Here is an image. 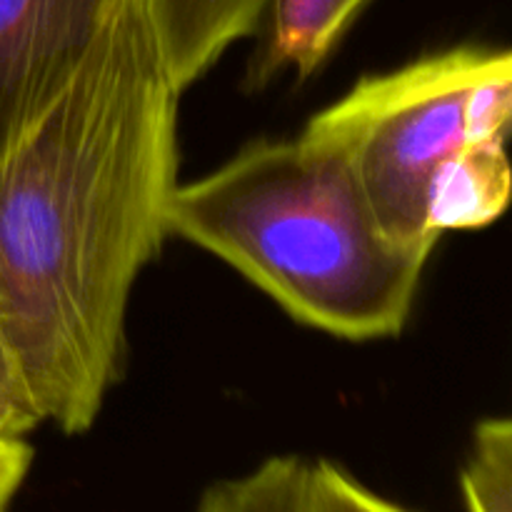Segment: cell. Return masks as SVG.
<instances>
[{"instance_id": "obj_7", "label": "cell", "mask_w": 512, "mask_h": 512, "mask_svg": "<svg viewBox=\"0 0 512 512\" xmlns=\"http://www.w3.org/2000/svg\"><path fill=\"white\" fill-rule=\"evenodd\" d=\"M510 163L505 140H488L465 150L438 180L430 198V225L438 235L480 228L508 205Z\"/></svg>"}, {"instance_id": "obj_12", "label": "cell", "mask_w": 512, "mask_h": 512, "mask_svg": "<svg viewBox=\"0 0 512 512\" xmlns=\"http://www.w3.org/2000/svg\"><path fill=\"white\" fill-rule=\"evenodd\" d=\"M33 463V448L25 438L0 440V512H8Z\"/></svg>"}, {"instance_id": "obj_2", "label": "cell", "mask_w": 512, "mask_h": 512, "mask_svg": "<svg viewBox=\"0 0 512 512\" xmlns=\"http://www.w3.org/2000/svg\"><path fill=\"white\" fill-rule=\"evenodd\" d=\"M165 225L295 320L345 340L398 335L433 255L388 238L343 155L305 130L178 183Z\"/></svg>"}, {"instance_id": "obj_5", "label": "cell", "mask_w": 512, "mask_h": 512, "mask_svg": "<svg viewBox=\"0 0 512 512\" xmlns=\"http://www.w3.org/2000/svg\"><path fill=\"white\" fill-rule=\"evenodd\" d=\"M270 0H145L165 70L183 93L235 43L258 28Z\"/></svg>"}, {"instance_id": "obj_11", "label": "cell", "mask_w": 512, "mask_h": 512, "mask_svg": "<svg viewBox=\"0 0 512 512\" xmlns=\"http://www.w3.org/2000/svg\"><path fill=\"white\" fill-rule=\"evenodd\" d=\"M43 423L30 400L13 353L0 335V440L25 438Z\"/></svg>"}, {"instance_id": "obj_9", "label": "cell", "mask_w": 512, "mask_h": 512, "mask_svg": "<svg viewBox=\"0 0 512 512\" xmlns=\"http://www.w3.org/2000/svg\"><path fill=\"white\" fill-rule=\"evenodd\" d=\"M460 485L468 512H512V425L508 418H485L475 425L473 448Z\"/></svg>"}, {"instance_id": "obj_10", "label": "cell", "mask_w": 512, "mask_h": 512, "mask_svg": "<svg viewBox=\"0 0 512 512\" xmlns=\"http://www.w3.org/2000/svg\"><path fill=\"white\" fill-rule=\"evenodd\" d=\"M310 480H313L315 512H413L365 488L330 460H313Z\"/></svg>"}, {"instance_id": "obj_3", "label": "cell", "mask_w": 512, "mask_h": 512, "mask_svg": "<svg viewBox=\"0 0 512 512\" xmlns=\"http://www.w3.org/2000/svg\"><path fill=\"white\" fill-rule=\"evenodd\" d=\"M508 50L453 48L358 80L305 133L338 150L388 238L433 253L430 198L468 148L508 140Z\"/></svg>"}, {"instance_id": "obj_4", "label": "cell", "mask_w": 512, "mask_h": 512, "mask_svg": "<svg viewBox=\"0 0 512 512\" xmlns=\"http://www.w3.org/2000/svg\"><path fill=\"white\" fill-rule=\"evenodd\" d=\"M128 0H0V158L75 78Z\"/></svg>"}, {"instance_id": "obj_1", "label": "cell", "mask_w": 512, "mask_h": 512, "mask_svg": "<svg viewBox=\"0 0 512 512\" xmlns=\"http://www.w3.org/2000/svg\"><path fill=\"white\" fill-rule=\"evenodd\" d=\"M178 98L145 0L0 158V335L43 423L85 433L118 378L140 270L168 235Z\"/></svg>"}, {"instance_id": "obj_8", "label": "cell", "mask_w": 512, "mask_h": 512, "mask_svg": "<svg viewBox=\"0 0 512 512\" xmlns=\"http://www.w3.org/2000/svg\"><path fill=\"white\" fill-rule=\"evenodd\" d=\"M313 460L278 455L235 478L210 485L195 512H315Z\"/></svg>"}, {"instance_id": "obj_6", "label": "cell", "mask_w": 512, "mask_h": 512, "mask_svg": "<svg viewBox=\"0 0 512 512\" xmlns=\"http://www.w3.org/2000/svg\"><path fill=\"white\" fill-rule=\"evenodd\" d=\"M368 0H270V40L260 78L290 68L308 78Z\"/></svg>"}]
</instances>
